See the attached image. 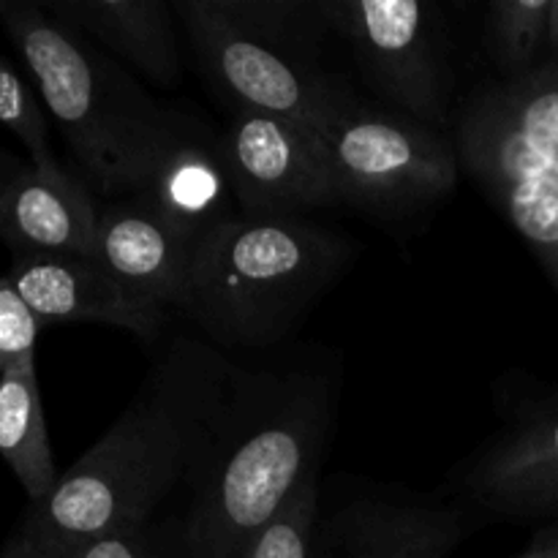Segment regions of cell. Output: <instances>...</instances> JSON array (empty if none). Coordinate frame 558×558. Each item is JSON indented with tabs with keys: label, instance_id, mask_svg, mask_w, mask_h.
Instances as JSON below:
<instances>
[{
	"label": "cell",
	"instance_id": "obj_1",
	"mask_svg": "<svg viewBox=\"0 0 558 558\" xmlns=\"http://www.w3.org/2000/svg\"><path fill=\"white\" fill-rule=\"evenodd\" d=\"M243 376L216 347L174 343L118 423L31 505L14 539L36 558H65L114 529L153 521L213 452Z\"/></svg>",
	"mask_w": 558,
	"mask_h": 558
},
{
	"label": "cell",
	"instance_id": "obj_17",
	"mask_svg": "<svg viewBox=\"0 0 558 558\" xmlns=\"http://www.w3.org/2000/svg\"><path fill=\"white\" fill-rule=\"evenodd\" d=\"M550 0H496L488 9V44L507 80L534 69L548 47Z\"/></svg>",
	"mask_w": 558,
	"mask_h": 558
},
{
	"label": "cell",
	"instance_id": "obj_7",
	"mask_svg": "<svg viewBox=\"0 0 558 558\" xmlns=\"http://www.w3.org/2000/svg\"><path fill=\"white\" fill-rule=\"evenodd\" d=\"M343 202L423 207L458 183V153L434 125L354 104L325 131Z\"/></svg>",
	"mask_w": 558,
	"mask_h": 558
},
{
	"label": "cell",
	"instance_id": "obj_21",
	"mask_svg": "<svg viewBox=\"0 0 558 558\" xmlns=\"http://www.w3.org/2000/svg\"><path fill=\"white\" fill-rule=\"evenodd\" d=\"M65 558H163V545L156 521H147L114 529L104 537L90 539Z\"/></svg>",
	"mask_w": 558,
	"mask_h": 558
},
{
	"label": "cell",
	"instance_id": "obj_6",
	"mask_svg": "<svg viewBox=\"0 0 558 558\" xmlns=\"http://www.w3.org/2000/svg\"><path fill=\"white\" fill-rule=\"evenodd\" d=\"M191 44L218 85L248 112L276 114L325 136L354 98L298 63L270 25V3L183 0L178 3Z\"/></svg>",
	"mask_w": 558,
	"mask_h": 558
},
{
	"label": "cell",
	"instance_id": "obj_18",
	"mask_svg": "<svg viewBox=\"0 0 558 558\" xmlns=\"http://www.w3.org/2000/svg\"><path fill=\"white\" fill-rule=\"evenodd\" d=\"M316 474L294 490L281 515L248 545L240 558H311L316 529Z\"/></svg>",
	"mask_w": 558,
	"mask_h": 558
},
{
	"label": "cell",
	"instance_id": "obj_15",
	"mask_svg": "<svg viewBox=\"0 0 558 558\" xmlns=\"http://www.w3.org/2000/svg\"><path fill=\"white\" fill-rule=\"evenodd\" d=\"M49 14L96 38L125 65L158 87L180 82V52L169 5L158 0H47Z\"/></svg>",
	"mask_w": 558,
	"mask_h": 558
},
{
	"label": "cell",
	"instance_id": "obj_20",
	"mask_svg": "<svg viewBox=\"0 0 558 558\" xmlns=\"http://www.w3.org/2000/svg\"><path fill=\"white\" fill-rule=\"evenodd\" d=\"M41 322L20 298L9 278L0 276V371L36 365V338Z\"/></svg>",
	"mask_w": 558,
	"mask_h": 558
},
{
	"label": "cell",
	"instance_id": "obj_19",
	"mask_svg": "<svg viewBox=\"0 0 558 558\" xmlns=\"http://www.w3.org/2000/svg\"><path fill=\"white\" fill-rule=\"evenodd\" d=\"M0 125L25 145V150L31 153L33 167H60L52 147H49V131L41 107L33 98L31 87L22 82V76L3 58H0Z\"/></svg>",
	"mask_w": 558,
	"mask_h": 558
},
{
	"label": "cell",
	"instance_id": "obj_22",
	"mask_svg": "<svg viewBox=\"0 0 558 558\" xmlns=\"http://www.w3.org/2000/svg\"><path fill=\"white\" fill-rule=\"evenodd\" d=\"M423 521H376V526L368 529V543L360 545L347 558H401L407 554L409 543L417 534Z\"/></svg>",
	"mask_w": 558,
	"mask_h": 558
},
{
	"label": "cell",
	"instance_id": "obj_9",
	"mask_svg": "<svg viewBox=\"0 0 558 558\" xmlns=\"http://www.w3.org/2000/svg\"><path fill=\"white\" fill-rule=\"evenodd\" d=\"M123 199L140 202L196 245L240 216L223 136L169 107L131 163Z\"/></svg>",
	"mask_w": 558,
	"mask_h": 558
},
{
	"label": "cell",
	"instance_id": "obj_8",
	"mask_svg": "<svg viewBox=\"0 0 558 558\" xmlns=\"http://www.w3.org/2000/svg\"><path fill=\"white\" fill-rule=\"evenodd\" d=\"M319 11L352 44L379 96L420 123H445V49L434 9L417 0H336Z\"/></svg>",
	"mask_w": 558,
	"mask_h": 558
},
{
	"label": "cell",
	"instance_id": "obj_25",
	"mask_svg": "<svg viewBox=\"0 0 558 558\" xmlns=\"http://www.w3.org/2000/svg\"><path fill=\"white\" fill-rule=\"evenodd\" d=\"M548 49L558 52V0H550L548 5Z\"/></svg>",
	"mask_w": 558,
	"mask_h": 558
},
{
	"label": "cell",
	"instance_id": "obj_4",
	"mask_svg": "<svg viewBox=\"0 0 558 558\" xmlns=\"http://www.w3.org/2000/svg\"><path fill=\"white\" fill-rule=\"evenodd\" d=\"M0 22L36 80L90 189L123 199L125 178L169 107L41 3L0 0Z\"/></svg>",
	"mask_w": 558,
	"mask_h": 558
},
{
	"label": "cell",
	"instance_id": "obj_5",
	"mask_svg": "<svg viewBox=\"0 0 558 558\" xmlns=\"http://www.w3.org/2000/svg\"><path fill=\"white\" fill-rule=\"evenodd\" d=\"M456 150L558 287V58L474 93Z\"/></svg>",
	"mask_w": 558,
	"mask_h": 558
},
{
	"label": "cell",
	"instance_id": "obj_14",
	"mask_svg": "<svg viewBox=\"0 0 558 558\" xmlns=\"http://www.w3.org/2000/svg\"><path fill=\"white\" fill-rule=\"evenodd\" d=\"M477 505L515 521H558V409L490 450L469 480Z\"/></svg>",
	"mask_w": 558,
	"mask_h": 558
},
{
	"label": "cell",
	"instance_id": "obj_11",
	"mask_svg": "<svg viewBox=\"0 0 558 558\" xmlns=\"http://www.w3.org/2000/svg\"><path fill=\"white\" fill-rule=\"evenodd\" d=\"M41 325L96 322L156 341L167 325V308L125 287L90 256L20 254L5 276Z\"/></svg>",
	"mask_w": 558,
	"mask_h": 558
},
{
	"label": "cell",
	"instance_id": "obj_13",
	"mask_svg": "<svg viewBox=\"0 0 558 558\" xmlns=\"http://www.w3.org/2000/svg\"><path fill=\"white\" fill-rule=\"evenodd\" d=\"M194 243L134 199H114L98 210L96 259L125 287L163 308H185Z\"/></svg>",
	"mask_w": 558,
	"mask_h": 558
},
{
	"label": "cell",
	"instance_id": "obj_24",
	"mask_svg": "<svg viewBox=\"0 0 558 558\" xmlns=\"http://www.w3.org/2000/svg\"><path fill=\"white\" fill-rule=\"evenodd\" d=\"M521 558H558V521L554 526H545Z\"/></svg>",
	"mask_w": 558,
	"mask_h": 558
},
{
	"label": "cell",
	"instance_id": "obj_10",
	"mask_svg": "<svg viewBox=\"0 0 558 558\" xmlns=\"http://www.w3.org/2000/svg\"><path fill=\"white\" fill-rule=\"evenodd\" d=\"M223 153L240 216L294 218L343 202L325 136L292 120L238 109Z\"/></svg>",
	"mask_w": 558,
	"mask_h": 558
},
{
	"label": "cell",
	"instance_id": "obj_16",
	"mask_svg": "<svg viewBox=\"0 0 558 558\" xmlns=\"http://www.w3.org/2000/svg\"><path fill=\"white\" fill-rule=\"evenodd\" d=\"M0 458L20 480L31 505L47 499L58 483L36 365L0 371Z\"/></svg>",
	"mask_w": 558,
	"mask_h": 558
},
{
	"label": "cell",
	"instance_id": "obj_12",
	"mask_svg": "<svg viewBox=\"0 0 558 558\" xmlns=\"http://www.w3.org/2000/svg\"><path fill=\"white\" fill-rule=\"evenodd\" d=\"M98 207L63 167L11 161L0 169V240L14 254H76L96 259Z\"/></svg>",
	"mask_w": 558,
	"mask_h": 558
},
{
	"label": "cell",
	"instance_id": "obj_2",
	"mask_svg": "<svg viewBox=\"0 0 558 558\" xmlns=\"http://www.w3.org/2000/svg\"><path fill=\"white\" fill-rule=\"evenodd\" d=\"M332 392L316 376H243L216 447L189 483L183 558H240L316 474Z\"/></svg>",
	"mask_w": 558,
	"mask_h": 558
},
{
	"label": "cell",
	"instance_id": "obj_23",
	"mask_svg": "<svg viewBox=\"0 0 558 558\" xmlns=\"http://www.w3.org/2000/svg\"><path fill=\"white\" fill-rule=\"evenodd\" d=\"M434 521H423L420 523L417 534H414V539L409 543L407 554H403L401 558H436L434 550L439 548V543H436V532L434 526H430Z\"/></svg>",
	"mask_w": 558,
	"mask_h": 558
},
{
	"label": "cell",
	"instance_id": "obj_3",
	"mask_svg": "<svg viewBox=\"0 0 558 558\" xmlns=\"http://www.w3.org/2000/svg\"><path fill=\"white\" fill-rule=\"evenodd\" d=\"M343 265V238L314 223L234 216L194 245L183 311L218 347H270L292 332Z\"/></svg>",
	"mask_w": 558,
	"mask_h": 558
},
{
	"label": "cell",
	"instance_id": "obj_26",
	"mask_svg": "<svg viewBox=\"0 0 558 558\" xmlns=\"http://www.w3.org/2000/svg\"><path fill=\"white\" fill-rule=\"evenodd\" d=\"M0 558H36V556H33L31 550L20 543V539H11V543L5 545L3 554H0Z\"/></svg>",
	"mask_w": 558,
	"mask_h": 558
}]
</instances>
